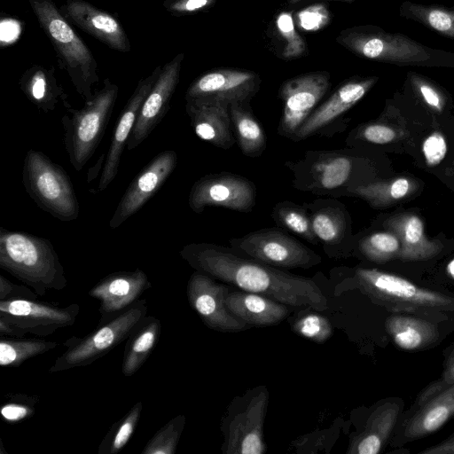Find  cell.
Listing matches in <instances>:
<instances>
[{
	"label": "cell",
	"mask_w": 454,
	"mask_h": 454,
	"mask_svg": "<svg viewBox=\"0 0 454 454\" xmlns=\"http://www.w3.org/2000/svg\"><path fill=\"white\" fill-rule=\"evenodd\" d=\"M419 454H454V434L439 444L420 451Z\"/></svg>",
	"instance_id": "681fc988"
},
{
	"label": "cell",
	"mask_w": 454,
	"mask_h": 454,
	"mask_svg": "<svg viewBox=\"0 0 454 454\" xmlns=\"http://www.w3.org/2000/svg\"><path fill=\"white\" fill-rule=\"evenodd\" d=\"M38 22L52 43L61 68L66 69L76 91L85 102L93 98L92 87L99 81L98 65L51 0H28Z\"/></svg>",
	"instance_id": "5b68a950"
},
{
	"label": "cell",
	"mask_w": 454,
	"mask_h": 454,
	"mask_svg": "<svg viewBox=\"0 0 454 454\" xmlns=\"http://www.w3.org/2000/svg\"><path fill=\"white\" fill-rule=\"evenodd\" d=\"M293 176V186L319 197L348 196L372 179L364 174V158L354 146L335 150H309L296 160L285 162Z\"/></svg>",
	"instance_id": "7a4b0ae2"
},
{
	"label": "cell",
	"mask_w": 454,
	"mask_h": 454,
	"mask_svg": "<svg viewBox=\"0 0 454 454\" xmlns=\"http://www.w3.org/2000/svg\"><path fill=\"white\" fill-rule=\"evenodd\" d=\"M0 335L7 337H24L25 335L8 322L0 317Z\"/></svg>",
	"instance_id": "f907efd6"
},
{
	"label": "cell",
	"mask_w": 454,
	"mask_h": 454,
	"mask_svg": "<svg viewBox=\"0 0 454 454\" xmlns=\"http://www.w3.org/2000/svg\"><path fill=\"white\" fill-rule=\"evenodd\" d=\"M256 203V187L241 175L223 171L207 174L192 186L189 207L200 214L207 207H221L241 213L251 212Z\"/></svg>",
	"instance_id": "5bb4252c"
},
{
	"label": "cell",
	"mask_w": 454,
	"mask_h": 454,
	"mask_svg": "<svg viewBox=\"0 0 454 454\" xmlns=\"http://www.w3.org/2000/svg\"><path fill=\"white\" fill-rule=\"evenodd\" d=\"M313 232L330 257L347 256L353 250L352 222L346 206L335 198H318L302 203Z\"/></svg>",
	"instance_id": "ac0fdd59"
},
{
	"label": "cell",
	"mask_w": 454,
	"mask_h": 454,
	"mask_svg": "<svg viewBox=\"0 0 454 454\" xmlns=\"http://www.w3.org/2000/svg\"><path fill=\"white\" fill-rule=\"evenodd\" d=\"M58 346V342L38 338H0V365L18 367L29 358L43 355Z\"/></svg>",
	"instance_id": "e575fe53"
},
{
	"label": "cell",
	"mask_w": 454,
	"mask_h": 454,
	"mask_svg": "<svg viewBox=\"0 0 454 454\" xmlns=\"http://www.w3.org/2000/svg\"><path fill=\"white\" fill-rule=\"evenodd\" d=\"M353 250L371 262L383 263L398 257L401 242L392 231H374L354 237Z\"/></svg>",
	"instance_id": "8d00e7d4"
},
{
	"label": "cell",
	"mask_w": 454,
	"mask_h": 454,
	"mask_svg": "<svg viewBox=\"0 0 454 454\" xmlns=\"http://www.w3.org/2000/svg\"><path fill=\"white\" fill-rule=\"evenodd\" d=\"M269 403L266 386H258L238 395L222 418L223 454H263L267 444L263 427Z\"/></svg>",
	"instance_id": "9c48e42d"
},
{
	"label": "cell",
	"mask_w": 454,
	"mask_h": 454,
	"mask_svg": "<svg viewBox=\"0 0 454 454\" xmlns=\"http://www.w3.org/2000/svg\"><path fill=\"white\" fill-rule=\"evenodd\" d=\"M447 273L454 279V258L447 264Z\"/></svg>",
	"instance_id": "816d5d0a"
},
{
	"label": "cell",
	"mask_w": 454,
	"mask_h": 454,
	"mask_svg": "<svg viewBox=\"0 0 454 454\" xmlns=\"http://www.w3.org/2000/svg\"><path fill=\"white\" fill-rule=\"evenodd\" d=\"M119 88L108 78L93 98L81 109H67L61 118L64 145L69 161L80 171L97 150L107 127Z\"/></svg>",
	"instance_id": "8992f818"
},
{
	"label": "cell",
	"mask_w": 454,
	"mask_h": 454,
	"mask_svg": "<svg viewBox=\"0 0 454 454\" xmlns=\"http://www.w3.org/2000/svg\"><path fill=\"white\" fill-rule=\"evenodd\" d=\"M229 293V286L198 270L187 282L189 304L208 328L222 333H239L250 328L226 307Z\"/></svg>",
	"instance_id": "e0dca14e"
},
{
	"label": "cell",
	"mask_w": 454,
	"mask_h": 454,
	"mask_svg": "<svg viewBox=\"0 0 454 454\" xmlns=\"http://www.w3.org/2000/svg\"><path fill=\"white\" fill-rule=\"evenodd\" d=\"M177 164V153L167 150L156 155L128 186L109 226L115 229L137 213L163 185Z\"/></svg>",
	"instance_id": "d6986e66"
},
{
	"label": "cell",
	"mask_w": 454,
	"mask_h": 454,
	"mask_svg": "<svg viewBox=\"0 0 454 454\" xmlns=\"http://www.w3.org/2000/svg\"><path fill=\"white\" fill-rule=\"evenodd\" d=\"M271 218L278 227L298 235L312 245L319 244L303 204L290 200L279 201L272 208Z\"/></svg>",
	"instance_id": "d590c367"
},
{
	"label": "cell",
	"mask_w": 454,
	"mask_h": 454,
	"mask_svg": "<svg viewBox=\"0 0 454 454\" xmlns=\"http://www.w3.org/2000/svg\"><path fill=\"white\" fill-rule=\"evenodd\" d=\"M301 1H304V0H287L288 4H297V3L301 2ZM333 1H341V2H346V3H353L355 0H333Z\"/></svg>",
	"instance_id": "f5cc1de1"
},
{
	"label": "cell",
	"mask_w": 454,
	"mask_h": 454,
	"mask_svg": "<svg viewBox=\"0 0 454 454\" xmlns=\"http://www.w3.org/2000/svg\"><path fill=\"white\" fill-rule=\"evenodd\" d=\"M151 287L147 275L140 269L104 277L89 291V295L99 301L98 326L130 308Z\"/></svg>",
	"instance_id": "ffe728a7"
},
{
	"label": "cell",
	"mask_w": 454,
	"mask_h": 454,
	"mask_svg": "<svg viewBox=\"0 0 454 454\" xmlns=\"http://www.w3.org/2000/svg\"><path fill=\"white\" fill-rule=\"evenodd\" d=\"M260 76L250 70L217 68L210 70L188 87L186 104L230 107L233 103L250 104L259 91Z\"/></svg>",
	"instance_id": "7c38bea8"
},
{
	"label": "cell",
	"mask_w": 454,
	"mask_h": 454,
	"mask_svg": "<svg viewBox=\"0 0 454 454\" xmlns=\"http://www.w3.org/2000/svg\"><path fill=\"white\" fill-rule=\"evenodd\" d=\"M322 5L309 6L300 13V24L304 29H318L329 20V13Z\"/></svg>",
	"instance_id": "c3c4849f"
},
{
	"label": "cell",
	"mask_w": 454,
	"mask_h": 454,
	"mask_svg": "<svg viewBox=\"0 0 454 454\" xmlns=\"http://www.w3.org/2000/svg\"><path fill=\"white\" fill-rule=\"evenodd\" d=\"M277 29L284 41L282 58L294 59L301 57L307 51L303 38L297 32L290 12L279 13L276 20Z\"/></svg>",
	"instance_id": "60d3db41"
},
{
	"label": "cell",
	"mask_w": 454,
	"mask_h": 454,
	"mask_svg": "<svg viewBox=\"0 0 454 454\" xmlns=\"http://www.w3.org/2000/svg\"><path fill=\"white\" fill-rule=\"evenodd\" d=\"M385 327L395 344L409 351L426 348L439 337L438 329L433 323L413 316H390Z\"/></svg>",
	"instance_id": "f546056e"
},
{
	"label": "cell",
	"mask_w": 454,
	"mask_h": 454,
	"mask_svg": "<svg viewBox=\"0 0 454 454\" xmlns=\"http://www.w3.org/2000/svg\"><path fill=\"white\" fill-rule=\"evenodd\" d=\"M181 257L195 270L240 290L265 295L292 307H309L323 312L327 299L317 283L238 254L231 247L213 243H191Z\"/></svg>",
	"instance_id": "6da1fadb"
},
{
	"label": "cell",
	"mask_w": 454,
	"mask_h": 454,
	"mask_svg": "<svg viewBox=\"0 0 454 454\" xmlns=\"http://www.w3.org/2000/svg\"><path fill=\"white\" fill-rule=\"evenodd\" d=\"M407 80L416 95L427 106L438 112L443 109L446 103V96L442 89L435 85L434 82L415 72H409L407 74Z\"/></svg>",
	"instance_id": "b9f144b4"
},
{
	"label": "cell",
	"mask_w": 454,
	"mask_h": 454,
	"mask_svg": "<svg viewBox=\"0 0 454 454\" xmlns=\"http://www.w3.org/2000/svg\"><path fill=\"white\" fill-rule=\"evenodd\" d=\"M22 184L36 206L53 217L62 222L78 217L79 201L69 176L43 153L33 149L27 152Z\"/></svg>",
	"instance_id": "52a82bcc"
},
{
	"label": "cell",
	"mask_w": 454,
	"mask_h": 454,
	"mask_svg": "<svg viewBox=\"0 0 454 454\" xmlns=\"http://www.w3.org/2000/svg\"><path fill=\"white\" fill-rule=\"evenodd\" d=\"M229 111L236 143L241 153L249 158L260 157L267 147V137L253 114L250 104L233 103Z\"/></svg>",
	"instance_id": "1f68e13d"
},
{
	"label": "cell",
	"mask_w": 454,
	"mask_h": 454,
	"mask_svg": "<svg viewBox=\"0 0 454 454\" xmlns=\"http://www.w3.org/2000/svg\"><path fill=\"white\" fill-rule=\"evenodd\" d=\"M354 278L360 290L392 310L411 312L454 311V297L420 287L400 276L358 267Z\"/></svg>",
	"instance_id": "ba28073f"
},
{
	"label": "cell",
	"mask_w": 454,
	"mask_h": 454,
	"mask_svg": "<svg viewBox=\"0 0 454 454\" xmlns=\"http://www.w3.org/2000/svg\"><path fill=\"white\" fill-rule=\"evenodd\" d=\"M19 84L27 98L44 113L55 110L59 102L67 109L72 108L53 70L34 66L24 73Z\"/></svg>",
	"instance_id": "f1b7e54d"
},
{
	"label": "cell",
	"mask_w": 454,
	"mask_h": 454,
	"mask_svg": "<svg viewBox=\"0 0 454 454\" xmlns=\"http://www.w3.org/2000/svg\"><path fill=\"white\" fill-rule=\"evenodd\" d=\"M0 443H1V450H0V454L6 453V451L4 450V446H3V442H2V441H0Z\"/></svg>",
	"instance_id": "db71d44e"
},
{
	"label": "cell",
	"mask_w": 454,
	"mask_h": 454,
	"mask_svg": "<svg viewBox=\"0 0 454 454\" xmlns=\"http://www.w3.org/2000/svg\"><path fill=\"white\" fill-rule=\"evenodd\" d=\"M146 300L140 299L118 317L83 337L73 336L64 342L67 349L55 360L50 372L86 366L107 355L126 340L137 325L146 316Z\"/></svg>",
	"instance_id": "30bf717a"
},
{
	"label": "cell",
	"mask_w": 454,
	"mask_h": 454,
	"mask_svg": "<svg viewBox=\"0 0 454 454\" xmlns=\"http://www.w3.org/2000/svg\"><path fill=\"white\" fill-rule=\"evenodd\" d=\"M0 267L39 296L67 284L51 242L29 233L0 228Z\"/></svg>",
	"instance_id": "3957f363"
},
{
	"label": "cell",
	"mask_w": 454,
	"mask_h": 454,
	"mask_svg": "<svg viewBox=\"0 0 454 454\" xmlns=\"http://www.w3.org/2000/svg\"><path fill=\"white\" fill-rule=\"evenodd\" d=\"M184 53L166 63L144 101L127 142L128 150L137 147L161 121L170 107V100L179 82Z\"/></svg>",
	"instance_id": "44dd1931"
},
{
	"label": "cell",
	"mask_w": 454,
	"mask_h": 454,
	"mask_svg": "<svg viewBox=\"0 0 454 454\" xmlns=\"http://www.w3.org/2000/svg\"><path fill=\"white\" fill-rule=\"evenodd\" d=\"M401 413V404L387 402L378 406L364 429L350 438L347 454H378L385 447Z\"/></svg>",
	"instance_id": "484cf974"
},
{
	"label": "cell",
	"mask_w": 454,
	"mask_h": 454,
	"mask_svg": "<svg viewBox=\"0 0 454 454\" xmlns=\"http://www.w3.org/2000/svg\"><path fill=\"white\" fill-rule=\"evenodd\" d=\"M443 369L440 378L427 386L418 395L415 407L421 405L428 399L454 385V350L446 359Z\"/></svg>",
	"instance_id": "ee69618b"
},
{
	"label": "cell",
	"mask_w": 454,
	"mask_h": 454,
	"mask_svg": "<svg viewBox=\"0 0 454 454\" xmlns=\"http://www.w3.org/2000/svg\"><path fill=\"white\" fill-rule=\"evenodd\" d=\"M39 397L24 394H13L1 407V415L6 422L17 423L32 417Z\"/></svg>",
	"instance_id": "7bdbcfd3"
},
{
	"label": "cell",
	"mask_w": 454,
	"mask_h": 454,
	"mask_svg": "<svg viewBox=\"0 0 454 454\" xmlns=\"http://www.w3.org/2000/svg\"><path fill=\"white\" fill-rule=\"evenodd\" d=\"M216 0H166L164 6L172 15H190L215 4Z\"/></svg>",
	"instance_id": "bcb514c9"
},
{
	"label": "cell",
	"mask_w": 454,
	"mask_h": 454,
	"mask_svg": "<svg viewBox=\"0 0 454 454\" xmlns=\"http://www.w3.org/2000/svg\"><path fill=\"white\" fill-rule=\"evenodd\" d=\"M384 226L399 238L401 250L398 257L402 260H427L438 254L442 248L441 242L427 238L424 223L418 215H399L385 221Z\"/></svg>",
	"instance_id": "83f0119b"
},
{
	"label": "cell",
	"mask_w": 454,
	"mask_h": 454,
	"mask_svg": "<svg viewBox=\"0 0 454 454\" xmlns=\"http://www.w3.org/2000/svg\"><path fill=\"white\" fill-rule=\"evenodd\" d=\"M336 42L358 57L397 66L454 67V53L373 25L342 29Z\"/></svg>",
	"instance_id": "277c9868"
},
{
	"label": "cell",
	"mask_w": 454,
	"mask_h": 454,
	"mask_svg": "<svg viewBox=\"0 0 454 454\" xmlns=\"http://www.w3.org/2000/svg\"><path fill=\"white\" fill-rule=\"evenodd\" d=\"M238 254L278 269H309L322 257L279 227L251 231L229 240Z\"/></svg>",
	"instance_id": "8fae6325"
},
{
	"label": "cell",
	"mask_w": 454,
	"mask_h": 454,
	"mask_svg": "<svg viewBox=\"0 0 454 454\" xmlns=\"http://www.w3.org/2000/svg\"><path fill=\"white\" fill-rule=\"evenodd\" d=\"M415 189L413 182L405 177L393 180H375L350 192L348 196L364 200L372 207L390 205L404 199Z\"/></svg>",
	"instance_id": "836d02e7"
},
{
	"label": "cell",
	"mask_w": 454,
	"mask_h": 454,
	"mask_svg": "<svg viewBox=\"0 0 454 454\" xmlns=\"http://www.w3.org/2000/svg\"><path fill=\"white\" fill-rule=\"evenodd\" d=\"M399 15L454 40V7L403 1L399 7Z\"/></svg>",
	"instance_id": "d6a6232c"
},
{
	"label": "cell",
	"mask_w": 454,
	"mask_h": 454,
	"mask_svg": "<svg viewBox=\"0 0 454 454\" xmlns=\"http://www.w3.org/2000/svg\"><path fill=\"white\" fill-rule=\"evenodd\" d=\"M225 302L235 317L250 326L276 325L290 314L287 305L265 295L243 290L230 292Z\"/></svg>",
	"instance_id": "cb8c5ba5"
},
{
	"label": "cell",
	"mask_w": 454,
	"mask_h": 454,
	"mask_svg": "<svg viewBox=\"0 0 454 454\" xmlns=\"http://www.w3.org/2000/svg\"><path fill=\"white\" fill-rule=\"evenodd\" d=\"M37 294L26 285L12 283L3 275L0 276V301L29 299L36 300Z\"/></svg>",
	"instance_id": "7dc6e473"
},
{
	"label": "cell",
	"mask_w": 454,
	"mask_h": 454,
	"mask_svg": "<svg viewBox=\"0 0 454 454\" xmlns=\"http://www.w3.org/2000/svg\"><path fill=\"white\" fill-rule=\"evenodd\" d=\"M80 313L77 303L65 307L29 299L0 301V317L24 335L52 334L60 328L72 326Z\"/></svg>",
	"instance_id": "9a60e30c"
},
{
	"label": "cell",
	"mask_w": 454,
	"mask_h": 454,
	"mask_svg": "<svg viewBox=\"0 0 454 454\" xmlns=\"http://www.w3.org/2000/svg\"><path fill=\"white\" fill-rule=\"evenodd\" d=\"M65 19L112 50L128 52L130 43L121 23L110 13L84 0H68L60 8Z\"/></svg>",
	"instance_id": "603a6c76"
},
{
	"label": "cell",
	"mask_w": 454,
	"mask_h": 454,
	"mask_svg": "<svg viewBox=\"0 0 454 454\" xmlns=\"http://www.w3.org/2000/svg\"><path fill=\"white\" fill-rule=\"evenodd\" d=\"M447 143L442 133L435 131L424 140L422 152L428 166H436L447 153Z\"/></svg>",
	"instance_id": "f6af8a7d"
},
{
	"label": "cell",
	"mask_w": 454,
	"mask_h": 454,
	"mask_svg": "<svg viewBox=\"0 0 454 454\" xmlns=\"http://www.w3.org/2000/svg\"><path fill=\"white\" fill-rule=\"evenodd\" d=\"M185 416L177 415L162 426L148 441L142 454H174L185 425Z\"/></svg>",
	"instance_id": "f35d334b"
},
{
	"label": "cell",
	"mask_w": 454,
	"mask_h": 454,
	"mask_svg": "<svg viewBox=\"0 0 454 454\" xmlns=\"http://www.w3.org/2000/svg\"><path fill=\"white\" fill-rule=\"evenodd\" d=\"M454 417V385L417 407L403 429V442L414 441L440 429Z\"/></svg>",
	"instance_id": "4316f807"
},
{
	"label": "cell",
	"mask_w": 454,
	"mask_h": 454,
	"mask_svg": "<svg viewBox=\"0 0 454 454\" xmlns=\"http://www.w3.org/2000/svg\"><path fill=\"white\" fill-rule=\"evenodd\" d=\"M331 87L327 71H312L285 81L278 90L283 112L278 134L294 141V137Z\"/></svg>",
	"instance_id": "4fadbf2b"
},
{
	"label": "cell",
	"mask_w": 454,
	"mask_h": 454,
	"mask_svg": "<svg viewBox=\"0 0 454 454\" xmlns=\"http://www.w3.org/2000/svg\"><path fill=\"white\" fill-rule=\"evenodd\" d=\"M161 68L159 66L150 75L140 79L133 94L122 109L106 153L99 179L98 191L102 192L106 189L116 177L124 147L127 145L129 137L135 126L144 101L156 82Z\"/></svg>",
	"instance_id": "7402d4cb"
},
{
	"label": "cell",
	"mask_w": 454,
	"mask_h": 454,
	"mask_svg": "<svg viewBox=\"0 0 454 454\" xmlns=\"http://www.w3.org/2000/svg\"><path fill=\"white\" fill-rule=\"evenodd\" d=\"M317 312L300 315L292 325V330L311 341L324 343L333 335V329L330 320Z\"/></svg>",
	"instance_id": "ab89813d"
},
{
	"label": "cell",
	"mask_w": 454,
	"mask_h": 454,
	"mask_svg": "<svg viewBox=\"0 0 454 454\" xmlns=\"http://www.w3.org/2000/svg\"><path fill=\"white\" fill-rule=\"evenodd\" d=\"M142 410L143 403L137 402L112 425L98 446V454H115L125 447L136 430Z\"/></svg>",
	"instance_id": "74e56055"
},
{
	"label": "cell",
	"mask_w": 454,
	"mask_h": 454,
	"mask_svg": "<svg viewBox=\"0 0 454 454\" xmlns=\"http://www.w3.org/2000/svg\"><path fill=\"white\" fill-rule=\"evenodd\" d=\"M161 323L153 316H145L134 328L123 352L121 372L129 377L135 374L145 363L158 343Z\"/></svg>",
	"instance_id": "4dcf8cb0"
},
{
	"label": "cell",
	"mask_w": 454,
	"mask_h": 454,
	"mask_svg": "<svg viewBox=\"0 0 454 454\" xmlns=\"http://www.w3.org/2000/svg\"><path fill=\"white\" fill-rule=\"evenodd\" d=\"M378 76L352 77L342 82L331 96L318 105L297 131L294 141L305 140L313 136L333 137L337 127L356 104L378 82Z\"/></svg>",
	"instance_id": "2e32d148"
},
{
	"label": "cell",
	"mask_w": 454,
	"mask_h": 454,
	"mask_svg": "<svg viewBox=\"0 0 454 454\" xmlns=\"http://www.w3.org/2000/svg\"><path fill=\"white\" fill-rule=\"evenodd\" d=\"M185 110L199 138L224 150L234 145L236 138L229 107L186 104Z\"/></svg>",
	"instance_id": "d4e9b609"
}]
</instances>
